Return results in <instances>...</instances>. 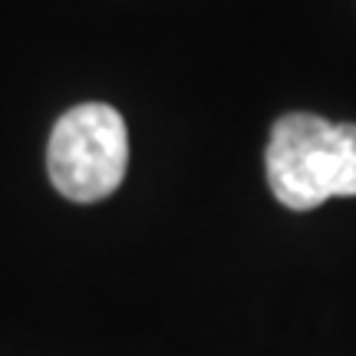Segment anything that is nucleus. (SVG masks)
Listing matches in <instances>:
<instances>
[{
	"instance_id": "nucleus-1",
	"label": "nucleus",
	"mask_w": 356,
	"mask_h": 356,
	"mask_svg": "<svg viewBox=\"0 0 356 356\" xmlns=\"http://www.w3.org/2000/svg\"><path fill=\"white\" fill-rule=\"evenodd\" d=\"M267 185L284 208L310 211L356 195V126L314 113H287L270 129Z\"/></svg>"
},
{
	"instance_id": "nucleus-2",
	"label": "nucleus",
	"mask_w": 356,
	"mask_h": 356,
	"mask_svg": "<svg viewBox=\"0 0 356 356\" xmlns=\"http://www.w3.org/2000/svg\"><path fill=\"white\" fill-rule=\"evenodd\" d=\"M129 165L126 119L106 102H83L60 115L47 145L53 188L79 204L109 198Z\"/></svg>"
}]
</instances>
